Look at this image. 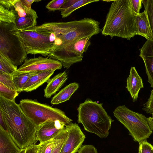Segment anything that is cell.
<instances>
[{"mask_svg":"<svg viewBox=\"0 0 153 153\" xmlns=\"http://www.w3.org/2000/svg\"><path fill=\"white\" fill-rule=\"evenodd\" d=\"M0 112L4 120L6 130L20 149L36 144L38 126L26 116L15 101L0 96Z\"/></svg>","mask_w":153,"mask_h":153,"instance_id":"obj_1","label":"cell"},{"mask_svg":"<svg viewBox=\"0 0 153 153\" xmlns=\"http://www.w3.org/2000/svg\"><path fill=\"white\" fill-rule=\"evenodd\" d=\"M130 0L112 1L101 32L102 35L130 40L138 35Z\"/></svg>","mask_w":153,"mask_h":153,"instance_id":"obj_2","label":"cell"},{"mask_svg":"<svg viewBox=\"0 0 153 153\" xmlns=\"http://www.w3.org/2000/svg\"><path fill=\"white\" fill-rule=\"evenodd\" d=\"M99 25L98 21L86 18L66 22L45 23L41 25L54 34L56 39L53 50L62 48L78 39L98 34L102 31Z\"/></svg>","mask_w":153,"mask_h":153,"instance_id":"obj_3","label":"cell"},{"mask_svg":"<svg viewBox=\"0 0 153 153\" xmlns=\"http://www.w3.org/2000/svg\"><path fill=\"white\" fill-rule=\"evenodd\" d=\"M77 122L86 131L100 138L107 137L112 123L114 121L108 114L102 103L87 99L77 108Z\"/></svg>","mask_w":153,"mask_h":153,"instance_id":"obj_4","label":"cell"},{"mask_svg":"<svg viewBox=\"0 0 153 153\" xmlns=\"http://www.w3.org/2000/svg\"><path fill=\"white\" fill-rule=\"evenodd\" d=\"M18 33L27 54H39L45 56L54 48V34L41 25L18 30Z\"/></svg>","mask_w":153,"mask_h":153,"instance_id":"obj_5","label":"cell"},{"mask_svg":"<svg viewBox=\"0 0 153 153\" xmlns=\"http://www.w3.org/2000/svg\"><path fill=\"white\" fill-rule=\"evenodd\" d=\"M18 30L14 23L0 22V53L17 67L27 54Z\"/></svg>","mask_w":153,"mask_h":153,"instance_id":"obj_6","label":"cell"},{"mask_svg":"<svg viewBox=\"0 0 153 153\" xmlns=\"http://www.w3.org/2000/svg\"><path fill=\"white\" fill-rule=\"evenodd\" d=\"M19 105L26 116L38 126L48 121L59 120L67 125L72 121L61 110L36 100L22 99Z\"/></svg>","mask_w":153,"mask_h":153,"instance_id":"obj_7","label":"cell"},{"mask_svg":"<svg viewBox=\"0 0 153 153\" xmlns=\"http://www.w3.org/2000/svg\"><path fill=\"white\" fill-rule=\"evenodd\" d=\"M113 114L128 130L135 142L139 143L147 140L152 133L146 117L131 110L124 105L117 106L113 111Z\"/></svg>","mask_w":153,"mask_h":153,"instance_id":"obj_8","label":"cell"},{"mask_svg":"<svg viewBox=\"0 0 153 153\" xmlns=\"http://www.w3.org/2000/svg\"><path fill=\"white\" fill-rule=\"evenodd\" d=\"M92 36L84 37L62 48L53 50L48 57L58 60L64 68H69L74 63L81 62L83 54L91 45Z\"/></svg>","mask_w":153,"mask_h":153,"instance_id":"obj_9","label":"cell"},{"mask_svg":"<svg viewBox=\"0 0 153 153\" xmlns=\"http://www.w3.org/2000/svg\"><path fill=\"white\" fill-rule=\"evenodd\" d=\"M61 62L50 57H38L26 59L24 63L18 69L20 72L40 71L62 69Z\"/></svg>","mask_w":153,"mask_h":153,"instance_id":"obj_10","label":"cell"},{"mask_svg":"<svg viewBox=\"0 0 153 153\" xmlns=\"http://www.w3.org/2000/svg\"><path fill=\"white\" fill-rule=\"evenodd\" d=\"M67 136L60 153H76L82 146L85 137L76 123L65 126Z\"/></svg>","mask_w":153,"mask_h":153,"instance_id":"obj_11","label":"cell"},{"mask_svg":"<svg viewBox=\"0 0 153 153\" xmlns=\"http://www.w3.org/2000/svg\"><path fill=\"white\" fill-rule=\"evenodd\" d=\"M66 125L59 120L46 122L38 126L36 140L40 143L50 139L58 135Z\"/></svg>","mask_w":153,"mask_h":153,"instance_id":"obj_12","label":"cell"},{"mask_svg":"<svg viewBox=\"0 0 153 153\" xmlns=\"http://www.w3.org/2000/svg\"><path fill=\"white\" fill-rule=\"evenodd\" d=\"M139 50V56L145 64L148 81L153 89V39L147 40Z\"/></svg>","mask_w":153,"mask_h":153,"instance_id":"obj_13","label":"cell"},{"mask_svg":"<svg viewBox=\"0 0 153 153\" xmlns=\"http://www.w3.org/2000/svg\"><path fill=\"white\" fill-rule=\"evenodd\" d=\"M144 88L143 84L134 67L130 69V74L127 79L126 88L130 93L133 102L137 101L140 89Z\"/></svg>","mask_w":153,"mask_h":153,"instance_id":"obj_14","label":"cell"},{"mask_svg":"<svg viewBox=\"0 0 153 153\" xmlns=\"http://www.w3.org/2000/svg\"><path fill=\"white\" fill-rule=\"evenodd\" d=\"M55 71L51 70L38 71L28 80L23 88V91L30 92L36 90L47 82Z\"/></svg>","mask_w":153,"mask_h":153,"instance_id":"obj_15","label":"cell"},{"mask_svg":"<svg viewBox=\"0 0 153 153\" xmlns=\"http://www.w3.org/2000/svg\"><path fill=\"white\" fill-rule=\"evenodd\" d=\"M68 74L65 71L59 73L46 82L47 85L44 89V97H51L60 89L68 79Z\"/></svg>","mask_w":153,"mask_h":153,"instance_id":"obj_16","label":"cell"},{"mask_svg":"<svg viewBox=\"0 0 153 153\" xmlns=\"http://www.w3.org/2000/svg\"><path fill=\"white\" fill-rule=\"evenodd\" d=\"M67 136V132L65 128L54 137L38 145V153H52L64 141Z\"/></svg>","mask_w":153,"mask_h":153,"instance_id":"obj_17","label":"cell"},{"mask_svg":"<svg viewBox=\"0 0 153 153\" xmlns=\"http://www.w3.org/2000/svg\"><path fill=\"white\" fill-rule=\"evenodd\" d=\"M21 150L7 131L0 126V153H20Z\"/></svg>","mask_w":153,"mask_h":153,"instance_id":"obj_18","label":"cell"},{"mask_svg":"<svg viewBox=\"0 0 153 153\" xmlns=\"http://www.w3.org/2000/svg\"><path fill=\"white\" fill-rule=\"evenodd\" d=\"M135 19L138 35L147 40L153 39L147 13L145 10L142 13L135 15Z\"/></svg>","mask_w":153,"mask_h":153,"instance_id":"obj_19","label":"cell"},{"mask_svg":"<svg viewBox=\"0 0 153 153\" xmlns=\"http://www.w3.org/2000/svg\"><path fill=\"white\" fill-rule=\"evenodd\" d=\"M79 87V84L76 82L70 83L53 97L51 102V103L57 105L69 100Z\"/></svg>","mask_w":153,"mask_h":153,"instance_id":"obj_20","label":"cell"},{"mask_svg":"<svg viewBox=\"0 0 153 153\" xmlns=\"http://www.w3.org/2000/svg\"><path fill=\"white\" fill-rule=\"evenodd\" d=\"M38 18L36 11L32 8L25 16L16 17L15 24L19 30H24L36 26Z\"/></svg>","mask_w":153,"mask_h":153,"instance_id":"obj_21","label":"cell"},{"mask_svg":"<svg viewBox=\"0 0 153 153\" xmlns=\"http://www.w3.org/2000/svg\"><path fill=\"white\" fill-rule=\"evenodd\" d=\"M38 71L20 72L17 71L12 75L14 84L18 92L23 91V88L30 78Z\"/></svg>","mask_w":153,"mask_h":153,"instance_id":"obj_22","label":"cell"},{"mask_svg":"<svg viewBox=\"0 0 153 153\" xmlns=\"http://www.w3.org/2000/svg\"><path fill=\"white\" fill-rule=\"evenodd\" d=\"M99 1V0H76L70 6L61 10V16L63 18L67 17L76 9L89 3Z\"/></svg>","mask_w":153,"mask_h":153,"instance_id":"obj_23","label":"cell"},{"mask_svg":"<svg viewBox=\"0 0 153 153\" xmlns=\"http://www.w3.org/2000/svg\"><path fill=\"white\" fill-rule=\"evenodd\" d=\"M18 69L17 66L14 65L7 58L0 53V71L13 75L17 71Z\"/></svg>","mask_w":153,"mask_h":153,"instance_id":"obj_24","label":"cell"},{"mask_svg":"<svg viewBox=\"0 0 153 153\" xmlns=\"http://www.w3.org/2000/svg\"><path fill=\"white\" fill-rule=\"evenodd\" d=\"M16 19L14 9H7L0 5V22L15 24Z\"/></svg>","mask_w":153,"mask_h":153,"instance_id":"obj_25","label":"cell"},{"mask_svg":"<svg viewBox=\"0 0 153 153\" xmlns=\"http://www.w3.org/2000/svg\"><path fill=\"white\" fill-rule=\"evenodd\" d=\"M18 92L10 89L0 82V96L10 101H15Z\"/></svg>","mask_w":153,"mask_h":153,"instance_id":"obj_26","label":"cell"},{"mask_svg":"<svg viewBox=\"0 0 153 153\" xmlns=\"http://www.w3.org/2000/svg\"><path fill=\"white\" fill-rule=\"evenodd\" d=\"M144 10L147 13L151 29L153 35V0H143Z\"/></svg>","mask_w":153,"mask_h":153,"instance_id":"obj_27","label":"cell"},{"mask_svg":"<svg viewBox=\"0 0 153 153\" xmlns=\"http://www.w3.org/2000/svg\"><path fill=\"white\" fill-rule=\"evenodd\" d=\"M0 82L7 87L17 91L12 75L0 71Z\"/></svg>","mask_w":153,"mask_h":153,"instance_id":"obj_28","label":"cell"},{"mask_svg":"<svg viewBox=\"0 0 153 153\" xmlns=\"http://www.w3.org/2000/svg\"><path fill=\"white\" fill-rule=\"evenodd\" d=\"M66 0H53L49 2L46 7L51 11L61 10Z\"/></svg>","mask_w":153,"mask_h":153,"instance_id":"obj_29","label":"cell"},{"mask_svg":"<svg viewBox=\"0 0 153 153\" xmlns=\"http://www.w3.org/2000/svg\"><path fill=\"white\" fill-rule=\"evenodd\" d=\"M138 153H153V146L145 140L139 142Z\"/></svg>","mask_w":153,"mask_h":153,"instance_id":"obj_30","label":"cell"},{"mask_svg":"<svg viewBox=\"0 0 153 153\" xmlns=\"http://www.w3.org/2000/svg\"><path fill=\"white\" fill-rule=\"evenodd\" d=\"M142 109L146 113L151 114L153 117V89L151 91L148 100L143 105Z\"/></svg>","mask_w":153,"mask_h":153,"instance_id":"obj_31","label":"cell"},{"mask_svg":"<svg viewBox=\"0 0 153 153\" xmlns=\"http://www.w3.org/2000/svg\"><path fill=\"white\" fill-rule=\"evenodd\" d=\"M78 153H98L97 149L92 145H83L79 150Z\"/></svg>","mask_w":153,"mask_h":153,"instance_id":"obj_32","label":"cell"},{"mask_svg":"<svg viewBox=\"0 0 153 153\" xmlns=\"http://www.w3.org/2000/svg\"><path fill=\"white\" fill-rule=\"evenodd\" d=\"M143 0H130L131 8L135 14L140 13V11L142 7Z\"/></svg>","mask_w":153,"mask_h":153,"instance_id":"obj_33","label":"cell"},{"mask_svg":"<svg viewBox=\"0 0 153 153\" xmlns=\"http://www.w3.org/2000/svg\"><path fill=\"white\" fill-rule=\"evenodd\" d=\"M17 0H0V5L7 9H14V5Z\"/></svg>","mask_w":153,"mask_h":153,"instance_id":"obj_34","label":"cell"},{"mask_svg":"<svg viewBox=\"0 0 153 153\" xmlns=\"http://www.w3.org/2000/svg\"><path fill=\"white\" fill-rule=\"evenodd\" d=\"M38 145L33 144L25 149H22L20 153H38Z\"/></svg>","mask_w":153,"mask_h":153,"instance_id":"obj_35","label":"cell"},{"mask_svg":"<svg viewBox=\"0 0 153 153\" xmlns=\"http://www.w3.org/2000/svg\"><path fill=\"white\" fill-rule=\"evenodd\" d=\"M22 5L24 9L26 10H30L32 8L31 5L35 0H20Z\"/></svg>","mask_w":153,"mask_h":153,"instance_id":"obj_36","label":"cell"},{"mask_svg":"<svg viewBox=\"0 0 153 153\" xmlns=\"http://www.w3.org/2000/svg\"><path fill=\"white\" fill-rule=\"evenodd\" d=\"M65 141L60 144L52 153H60Z\"/></svg>","mask_w":153,"mask_h":153,"instance_id":"obj_37","label":"cell"},{"mask_svg":"<svg viewBox=\"0 0 153 153\" xmlns=\"http://www.w3.org/2000/svg\"><path fill=\"white\" fill-rule=\"evenodd\" d=\"M148 121L150 127L153 131V117L148 118Z\"/></svg>","mask_w":153,"mask_h":153,"instance_id":"obj_38","label":"cell"},{"mask_svg":"<svg viewBox=\"0 0 153 153\" xmlns=\"http://www.w3.org/2000/svg\"></svg>","mask_w":153,"mask_h":153,"instance_id":"obj_39","label":"cell"}]
</instances>
